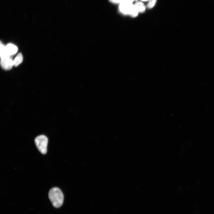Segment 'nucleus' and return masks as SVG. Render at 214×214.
<instances>
[{
    "mask_svg": "<svg viewBox=\"0 0 214 214\" xmlns=\"http://www.w3.org/2000/svg\"><path fill=\"white\" fill-rule=\"evenodd\" d=\"M134 1H136V0H134Z\"/></svg>",
    "mask_w": 214,
    "mask_h": 214,
    "instance_id": "14",
    "label": "nucleus"
},
{
    "mask_svg": "<svg viewBox=\"0 0 214 214\" xmlns=\"http://www.w3.org/2000/svg\"><path fill=\"white\" fill-rule=\"evenodd\" d=\"M134 1V0H125V1H128L132 3Z\"/></svg>",
    "mask_w": 214,
    "mask_h": 214,
    "instance_id": "12",
    "label": "nucleus"
},
{
    "mask_svg": "<svg viewBox=\"0 0 214 214\" xmlns=\"http://www.w3.org/2000/svg\"><path fill=\"white\" fill-rule=\"evenodd\" d=\"M110 1L112 3L120 4L125 1V0H110Z\"/></svg>",
    "mask_w": 214,
    "mask_h": 214,
    "instance_id": "11",
    "label": "nucleus"
},
{
    "mask_svg": "<svg viewBox=\"0 0 214 214\" xmlns=\"http://www.w3.org/2000/svg\"><path fill=\"white\" fill-rule=\"evenodd\" d=\"M48 195L49 199L54 207L59 208L62 206L64 197L60 189L57 187L52 188L49 191Z\"/></svg>",
    "mask_w": 214,
    "mask_h": 214,
    "instance_id": "1",
    "label": "nucleus"
},
{
    "mask_svg": "<svg viewBox=\"0 0 214 214\" xmlns=\"http://www.w3.org/2000/svg\"><path fill=\"white\" fill-rule=\"evenodd\" d=\"M133 6L131 2L124 1L120 4L119 10L123 14L129 15Z\"/></svg>",
    "mask_w": 214,
    "mask_h": 214,
    "instance_id": "3",
    "label": "nucleus"
},
{
    "mask_svg": "<svg viewBox=\"0 0 214 214\" xmlns=\"http://www.w3.org/2000/svg\"><path fill=\"white\" fill-rule=\"evenodd\" d=\"M139 13V12L134 5L129 15L133 17H136L138 16Z\"/></svg>",
    "mask_w": 214,
    "mask_h": 214,
    "instance_id": "9",
    "label": "nucleus"
},
{
    "mask_svg": "<svg viewBox=\"0 0 214 214\" xmlns=\"http://www.w3.org/2000/svg\"><path fill=\"white\" fill-rule=\"evenodd\" d=\"M1 59H3L8 56L9 55L7 51L6 46L1 42Z\"/></svg>",
    "mask_w": 214,
    "mask_h": 214,
    "instance_id": "7",
    "label": "nucleus"
},
{
    "mask_svg": "<svg viewBox=\"0 0 214 214\" xmlns=\"http://www.w3.org/2000/svg\"><path fill=\"white\" fill-rule=\"evenodd\" d=\"M157 2V0H150V1L148 5V8L152 9L155 5Z\"/></svg>",
    "mask_w": 214,
    "mask_h": 214,
    "instance_id": "10",
    "label": "nucleus"
},
{
    "mask_svg": "<svg viewBox=\"0 0 214 214\" xmlns=\"http://www.w3.org/2000/svg\"><path fill=\"white\" fill-rule=\"evenodd\" d=\"M23 59V57L22 54H19L14 61V65L16 67L17 66L22 62Z\"/></svg>",
    "mask_w": 214,
    "mask_h": 214,
    "instance_id": "8",
    "label": "nucleus"
},
{
    "mask_svg": "<svg viewBox=\"0 0 214 214\" xmlns=\"http://www.w3.org/2000/svg\"><path fill=\"white\" fill-rule=\"evenodd\" d=\"M134 6L139 12L143 13L146 10V7L144 4L141 2L140 1L136 2Z\"/></svg>",
    "mask_w": 214,
    "mask_h": 214,
    "instance_id": "6",
    "label": "nucleus"
},
{
    "mask_svg": "<svg viewBox=\"0 0 214 214\" xmlns=\"http://www.w3.org/2000/svg\"><path fill=\"white\" fill-rule=\"evenodd\" d=\"M36 146L39 151L43 155L47 152L48 139L45 135H41L37 136L35 139Z\"/></svg>",
    "mask_w": 214,
    "mask_h": 214,
    "instance_id": "2",
    "label": "nucleus"
},
{
    "mask_svg": "<svg viewBox=\"0 0 214 214\" xmlns=\"http://www.w3.org/2000/svg\"><path fill=\"white\" fill-rule=\"evenodd\" d=\"M6 49L8 54L10 56L15 54L18 51L17 47L12 44H8L6 46Z\"/></svg>",
    "mask_w": 214,
    "mask_h": 214,
    "instance_id": "5",
    "label": "nucleus"
},
{
    "mask_svg": "<svg viewBox=\"0 0 214 214\" xmlns=\"http://www.w3.org/2000/svg\"><path fill=\"white\" fill-rule=\"evenodd\" d=\"M141 1H149V0H141ZM149 1H150V0H149Z\"/></svg>",
    "mask_w": 214,
    "mask_h": 214,
    "instance_id": "13",
    "label": "nucleus"
},
{
    "mask_svg": "<svg viewBox=\"0 0 214 214\" xmlns=\"http://www.w3.org/2000/svg\"><path fill=\"white\" fill-rule=\"evenodd\" d=\"M14 61L12 56L1 59V65L3 68L6 70H9L12 69L14 64Z\"/></svg>",
    "mask_w": 214,
    "mask_h": 214,
    "instance_id": "4",
    "label": "nucleus"
}]
</instances>
